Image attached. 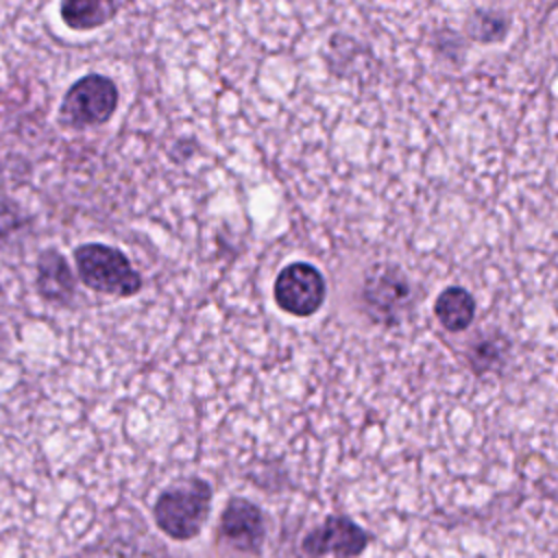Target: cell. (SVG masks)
<instances>
[{
	"label": "cell",
	"instance_id": "6da1fadb",
	"mask_svg": "<svg viewBox=\"0 0 558 558\" xmlns=\"http://www.w3.org/2000/svg\"><path fill=\"white\" fill-rule=\"evenodd\" d=\"M78 279L94 292L109 296H135L144 281L126 253L102 242H87L72 253Z\"/></svg>",
	"mask_w": 558,
	"mask_h": 558
},
{
	"label": "cell",
	"instance_id": "7a4b0ae2",
	"mask_svg": "<svg viewBox=\"0 0 558 558\" xmlns=\"http://www.w3.org/2000/svg\"><path fill=\"white\" fill-rule=\"evenodd\" d=\"M211 488L203 480H185L163 490L153 508L155 521L161 532L177 541L196 536L209 514Z\"/></svg>",
	"mask_w": 558,
	"mask_h": 558
},
{
	"label": "cell",
	"instance_id": "3957f363",
	"mask_svg": "<svg viewBox=\"0 0 558 558\" xmlns=\"http://www.w3.org/2000/svg\"><path fill=\"white\" fill-rule=\"evenodd\" d=\"M118 102L120 92L109 76L85 74L68 87L59 105V120L70 129L100 126L111 120Z\"/></svg>",
	"mask_w": 558,
	"mask_h": 558
},
{
	"label": "cell",
	"instance_id": "277c9868",
	"mask_svg": "<svg viewBox=\"0 0 558 558\" xmlns=\"http://www.w3.org/2000/svg\"><path fill=\"white\" fill-rule=\"evenodd\" d=\"M327 288L320 270L307 262L288 264L275 279V303L292 316H312L320 310Z\"/></svg>",
	"mask_w": 558,
	"mask_h": 558
},
{
	"label": "cell",
	"instance_id": "5b68a950",
	"mask_svg": "<svg viewBox=\"0 0 558 558\" xmlns=\"http://www.w3.org/2000/svg\"><path fill=\"white\" fill-rule=\"evenodd\" d=\"M368 543V536L362 527H357L347 517H329L320 527L303 541V551L310 556L338 554L340 558L357 556Z\"/></svg>",
	"mask_w": 558,
	"mask_h": 558
},
{
	"label": "cell",
	"instance_id": "8992f818",
	"mask_svg": "<svg viewBox=\"0 0 558 558\" xmlns=\"http://www.w3.org/2000/svg\"><path fill=\"white\" fill-rule=\"evenodd\" d=\"M37 294L57 305H70L76 299V277L63 253L57 248H44L37 257Z\"/></svg>",
	"mask_w": 558,
	"mask_h": 558
},
{
	"label": "cell",
	"instance_id": "52a82bcc",
	"mask_svg": "<svg viewBox=\"0 0 558 558\" xmlns=\"http://www.w3.org/2000/svg\"><path fill=\"white\" fill-rule=\"evenodd\" d=\"M222 536L242 551H257L264 541V517L246 499H231L220 517Z\"/></svg>",
	"mask_w": 558,
	"mask_h": 558
},
{
	"label": "cell",
	"instance_id": "ba28073f",
	"mask_svg": "<svg viewBox=\"0 0 558 558\" xmlns=\"http://www.w3.org/2000/svg\"><path fill=\"white\" fill-rule=\"evenodd\" d=\"M410 296V283L397 268H373L366 286H364V301L377 314L392 316L395 310L403 307Z\"/></svg>",
	"mask_w": 558,
	"mask_h": 558
},
{
	"label": "cell",
	"instance_id": "9c48e42d",
	"mask_svg": "<svg viewBox=\"0 0 558 558\" xmlns=\"http://www.w3.org/2000/svg\"><path fill=\"white\" fill-rule=\"evenodd\" d=\"M120 0H61L59 15L72 31H94L111 22Z\"/></svg>",
	"mask_w": 558,
	"mask_h": 558
},
{
	"label": "cell",
	"instance_id": "30bf717a",
	"mask_svg": "<svg viewBox=\"0 0 558 558\" xmlns=\"http://www.w3.org/2000/svg\"><path fill=\"white\" fill-rule=\"evenodd\" d=\"M434 312L447 331H462L473 323L475 301L464 288L451 286L438 294Z\"/></svg>",
	"mask_w": 558,
	"mask_h": 558
},
{
	"label": "cell",
	"instance_id": "8fae6325",
	"mask_svg": "<svg viewBox=\"0 0 558 558\" xmlns=\"http://www.w3.org/2000/svg\"><path fill=\"white\" fill-rule=\"evenodd\" d=\"M31 218L24 216L15 205L4 203L0 207V246L15 244L17 238L28 229Z\"/></svg>",
	"mask_w": 558,
	"mask_h": 558
},
{
	"label": "cell",
	"instance_id": "7c38bea8",
	"mask_svg": "<svg viewBox=\"0 0 558 558\" xmlns=\"http://www.w3.org/2000/svg\"><path fill=\"white\" fill-rule=\"evenodd\" d=\"M2 342H4V333H2V327H0V349H2Z\"/></svg>",
	"mask_w": 558,
	"mask_h": 558
}]
</instances>
